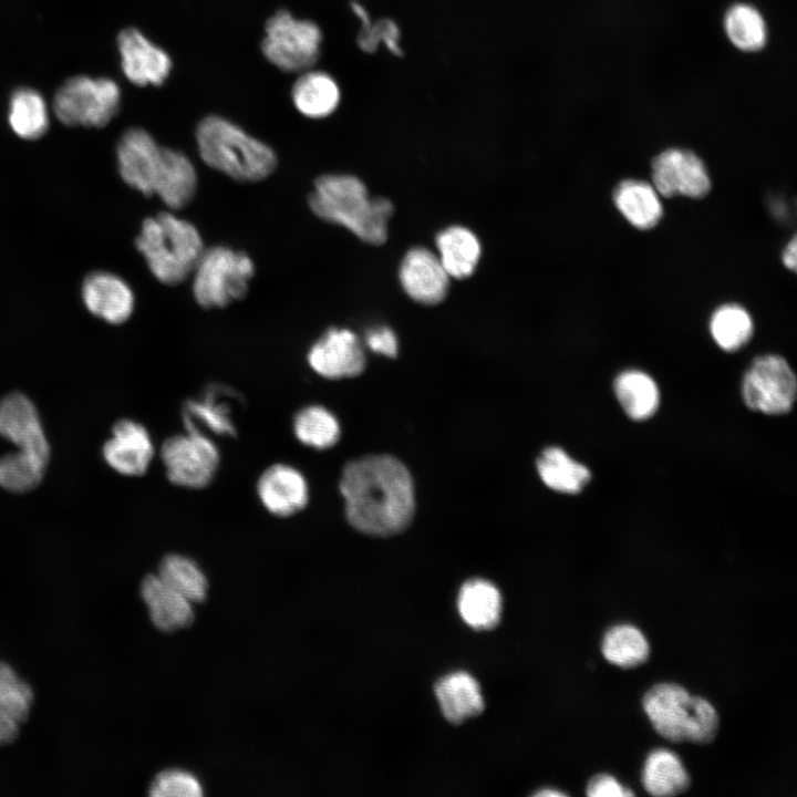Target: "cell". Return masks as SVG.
<instances>
[{"instance_id": "cell-24", "label": "cell", "mask_w": 797, "mask_h": 797, "mask_svg": "<svg viewBox=\"0 0 797 797\" xmlns=\"http://www.w3.org/2000/svg\"><path fill=\"white\" fill-rule=\"evenodd\" d=\"M435 694L442 713L455 724L484 710L479 684L466 672H455L442 677L435 685Z\"/></svg>"}, {"instance_id": "cell-37", "label": "cell", "mask_w": 797, "mask_h": 797, "mask_svg": "<svg viewBox=\"0 0 797 797\" xmlns=\"http://www.w3.org/2000/svg\"><path fill=\"white\" fill-rule=\"evenodd\" d=\"M33 702V692L7 663L0 662V715L23 723Z\"/></svg>"}, {"instance_id": "cell-42", "label": "cell", "mask_w": 797, "mask_h": 797, "mask_svg": "<svg viewBox=\"0 0 797 797\" xmlns=\"http://www.w3.org/2000/svg\"><path fill=\"white\" fill-rule=\"evenodd\" d=\"M796 250H797L796 237H793L791 240L785 247V249L783 251V256H782L784 265L790 270L796 269V257H797Z\"/></svg>"}, {"instance_id": "cell-23", "label": "cell", "mask_w": 797, "mask_h": 797, "mask_svg": "<svg viewBox=\"0 0 797 797\" xmlns=\"http://www.w3.org/2000/svg\"><path fill=\"white\" fill-rule=\"evenodd\" d=\"M613 201L627 221L638 229L655 227L663 216L659 193L643 180H622L613 192Z\"/></svg>"}, {"instance_id": "cell-5", "label": "cell", "mask_w": 797, "mask_h": 797, "mask_svg": "<svg viewBox=\"0 0 797 797\" xmlns=\"http://www.w3.org/2000/svg\"><path fill=\"white\" fill-rule=\"evenodd\" d=\"M135 245L153 276L168 286L188 278L205 250L197 228L168 211L146 218Z\"/></svg>"}, {"instance_id": "cell-29", "label": "cell", "mask_w": 797, "mask_h": 797, "mask_svg": "<svg viewBox=\"0 0 797 797\" xmlns=\"http://www.w3.org/2000/svg\"><path fill=\"white\" fill-rule=\"evenodd\" d=\"M537 469L549 488L565 494L581 491L591 477L586 466L559 447L546 448L537 459Z\"/></svg>"}, {"instance_id": "cell-10", "label": "cell", "mask_w": 797, "mask_h": 797, "mask_svg": "<svg viewBox=\"0 0 797 797\" xmlns=\"http://www.w3.org/2000/svg\"><path fill=\"white\" fill-rule=\"evenodd\" d=\"M167 479L179 487H207L220 465V453L211 437L186 431L167 437L161 447Z\"/></svg>"}, {"instance_id": "cell-4", "label": "cell", "mask_w": 797, "mask_h": 797, "mask_svg": "<svg viewBox=\"0 0 797 797\" xmlns=\"http://www.w3.org/2000/svg\"><path fill=\"white\" fill-rule=\"evenodd\" d=\"M196 141L203 162L238 182L262 180L277 167L270 146L219 115L205 116L198 123Z\"/></svg>"}, {"instance_id": "cell-3", "label": "cell", "mask_w": 797, "mask_h": 797, "mask_svg": "<svg viewBox=\"0 0 797 797\" xmlns=\"http://www.w3.org/2000/svg\"><path fill=\"white\" fill-rule=\"evenodd\" d=\"M309 206L324 221L341 225L361 240L382 245L393 205L385 198H370L365 185L355 176L327 174L314 182Z\"/></svg>"}, {"instance_id": "cell-13", "label": "cell", "mask_w": 797, "mask_h": 797, "mask_svg": "<svg viewBox=\"0 0 797 797\" xmlns=\"http://www.w3.org/2000/svg\"><path fill=\"white\" fill-rule=\"evenodd\" d=\"M309 366L318 375L339 380L363 372L365 355L358 335L349 329L327 330L307 353Z\"/></svg>"}, {"instance_id": "cell-31", "label": "cell", "mask_w": 797, "mask_h": 797, "mask_svg": "<svg viewBox=\"0 0 797 797\" xmlns=\"http://www.w3.org/2000/svg\"><path fill=\"white\" fill-rule=\"evenodd\" d=\"M614 392L624 412L633 420L652 416L659 406L655 382L641 371H625L614 381Z\"/></svg>"}, {"instance_id": "cell-30", "label": "cell", "mask_w": 797, "mask_h": 797, "mask_svg": "<svg viewBox=\"0 0 797 797\" xmlns=\"http://www.w3.org/2000/svg\"><path fill=\"white\" fill-rule=\"evenodd\" d=\"M601 652L604 659L622 669H634L650 656V645L641 632L631 624H617L603 634Z\"/></svg>"}, {"instance_id": "cell-17", "label": "cell", "mask_w": 797, "mask_h": 797, "mask_svg": "<svg viewBox=\"0 0 797 797\" xmlns=\"http://www.w3.org/2000/svg\"><path fill=\"white\" fill-rule=\"evenodd\" d=\"M123 73L138 86L161 85L172 71L170 56L135 28L124 29L117 38Z\"/></svg>"}, {"instance_id": "cell-39", "label": "cell", "mask_w": 797, "mask_h": 797, "mask_svg": "<svg viewBox=\"0 0 797 797\" xmlns=\"http://www.w3.org/2000/svg\"><path fill=\"white\" fill-rule=\"evenodd\" d=\"M586 793L590 797H623L633 796L634 793L623 787L613 776L598 774L590 778Z\"/></svg>"}, {"instance_id": "cell-25", "label": "cell", "mask_w": 797, "mask_h": 797, "mask_svg": "<svg viewBox=\"0 0 797 797\" xmlns=\"http://www.w3.org/2000/svg\"><path fill=\"white\" fill-rule=\"evenodd\" d=\"M641 780L644 789L656 797L681 795L691 786V777L682 760L666 748H656L648 754Z\"/></svg>"}, {"instance_id": "cell-21", "label": "cell", "mask_w": 797, "mask_h": 797, "mask_svg": "<svg viewBox=\"0 0 797 797\" xmlns=\"http://www.w3.org/2000/svg\"><path fill=\"white\" fill-rule=\"evenodd\" d=\"M141 594L153 623L159 630L175 631L194 621L192 602L163 582L157 575H148L143 579Z\"/></svg>"}, {"instance_id": "cell-15", "label": "cell", "mask_w": 797, "mask_h": 797, "mask_svg": "<svg viewBox=\"0 0 797 797\" xmlns=\"http://www.w3.org/2000/svg\"><path fill=\"white\" fill-rule=\"evenodd\" d=\"M238 397L235 391L225 385H209L200 395L185 401L182 407L185 429L209 437L236 436L232 411Z\"/></svg>"}, {"instance_id": "cell-11", "label": "cell", "mask_w": 797, "mask_h": 797, "mask_svg": "<svg viewBox=\"0 0 797 797\" xmlns=\"http://www.w3.org/2000/svg\"><path fill=\"white\" fill-rule=\"evenodd\" d=\"M742 393L751 410L772 415L784 414L790 411L796 400V376L782 356H758L745 373Z\"/></svg>"}, {"instance_id": "cell-36", "label": "cell", "mask_w": 797, "mask_h": 797, "mask_svg": "<svg viewBox=\"0 0 797 797\" xmlns=\"http://www.w3.org/2000/svg\"><path fill=\"white\" fill-rule=\"evenodd\" d=\"M46 464L21 454L9 453L0 457V487L12 493L34 489L43 478Z\"/></svg>"}, {"instance_id": "cell-34", "label": "cell", "mask_w": 797, "mask_h": 797, "mask_svg": "<svg viewBox=\"0 0 797 797\" xmlns=\"http://www.w3.org/2000/svg\"><path fill=\"white\" fill-rule=\"evenodd\" d=\"M710 331L720 348L732 352L751 339L753 321L743 307L728 303L714 311L710 321Z\"/></svg>"}, {"instance_id": "cell-38", "label": "cell", "mask_w": 797, "mask_h": 797, "mask_svg": "<svg viewBox=\"0 0 797 797\" xmlns=\"http://www.w3.org/2000/svg\"><path fill=\"white\" fill-rule=\"evenodd\" d=\"M149 795L198 797L203 795V788L193 774L182 769H166L157 774L152 782Z\"/></svg>"}, {"instance_id": "cell-16", "label": "cell", "mask_w": 797, "mask_h": 797, "mask_svg": "<svg viewBox=\"0 0 797 797\" xmlns=\"http://www.w3.org/2000/svg\"><path fill=\"white\" fill-rule=\"evenodd\" d=\"M256 490L263 508L280 518L300 513L310 499L306 476L286 463H276L265 468L258 477Z\"/></svg>"}, {"instance_id": "cell-9", "label": "cell", "mask_w": 797, "mask_h": 797, "mask_svg": "<svg viewBox=\"0 0 797 797\" xmlns=\"http://www.w3.org/2000/svg\"><path fill=\"white\" fill-rule=\"evenodd\" d=\"M120 86L111 79L74 76L56 92L53 103L58 120L69 126H105L117 113Z\"/></svg>"}, {"instance_id": "cell-6", "label": "cell", "mask_w": 797, "mask_h": 797, "mask_svg": "<svg viewBox=\"0 0 797 797\" xmlns=\"http://www.w3.org/2000/svg\"><path fill=\"white\" fill-rule=\"evenodd\" d=\"M642 706L655 732L670 742L705 745L717 735L720 718L712 703L677 683L654 684L644 693Z\"/></svg>"}, {"instance_id": "cell-28", "label": "cell", "mask_w": 797, "mask_h": 797, "mask_svg": "<svg viewBox=\"0 0 797 797\" xmlns=\"http://www.w3.org/2000/svg\"><path fill=\"white\" fill-rule=\"evenodd\" d=\"M292 432L302 445L317 451L331 448L341 435L335 415L320 404L300 407L292 417Z\"/></svg>"}, {"instance_id": "cell-43", "label": "cell", "mask_w": 797, "mask_h": 797, "mask_svg": "<svg viewBox=\"0 0 797 797\" xmlns=\"http://www.w3.org/2000/svg\"><path fill=\"white\" fill-rule=\"evenodd\" d=\"M537 795L538 796H565L563 793H561L559 790H555V789H551V790L545 789L542 791H539Z\"/></svg>"}, {"instance_id": "cell-18", "label": "cell", "mask_w": 797, "mask_h": 797, "mask_svg": "<svg viewBox=\"0 0 797 797\" xmlns=\"http://www.w3.org/2000/svg\"><path fill=\"white\" fill-rule=\"evenodd\" d=\"M107 465L124 476H142L154 457L152 437L144 425L130 418L117 421L112 436L103 445Z\"/></svg>"}, {"instance_id": "cell-12", "label": "cell", "mask_w": 797, "mask_h": 797, "mask_svg": "<svg viewBox=\"0 0 797 797\" xmlns=\"http://www.w3.org/2000/svg\"><path fill=\"white\" fill-rule=\"evenodd\" d=\"M652 185L660 196L677 195L702 198L711 189V179L703 161L691 151L670 148L651 163Z\"/></svg>"}, {"instance_id": "cell-1", "label": "cell", "mask_w": 797, "mask_h": 797, "mask_svg": "<svg viewBox=\"0 0 797 797\" xmlns=\"http://www.w3.org/2000/svg\"><path fill=\"white\" fill-rule=\"evenodd\" d=\"M349 524L356 530L389 536L412 520L415 501L412 477L389 455H366L350 460L339 480Z\"/></svg>"}, {"instance_id": "cell-41", "label": "cell", "mask_w": 797, "mask_h": 797, "mask_svg": "<svg viewBox=\"0 0 797 797\" xmlns=\"http://www.w3.org/2000/svg\"><path fill=\"white\" fill-rule=\"evenodd\" d=\"M20 725L14 720L0 715V745L14 741L19 734Z\"/></svg>"}, {"instance_id": "cell-8", "label": "cell", "mask_w": 797, "mask_h": 797, "mask_svg": "<svg viewBox=\"0 0 797 797\" xmlns=\"http://www.w3.org/2000/svg\"><path fill=\"white\" fill-rule=\"evenodd\" d=\"M322 39L321 29L317 23L298 19L282 9L267 20L261 51L279 70L301 73L312 69L317 63Z\"/></svg>"}, {"instance_id": "cell-14", "label": "cell", "mask_w": 797, "mask_h": 797, "mask_svg": "<svg viewBox=\"0 0 797 797\" xmlns=\"http://www.w3.org/2000/svg\"><path fill=\"white\" fill-rule=\"evenodd\" d=\"M0 435L19 448L15 452L48 465L50 446L39 413L24 394L13 392L0 400Z\"/></svg>"}, {"instance_id": "cell-26", "label": "cell", "mask_w": 797, "mask_h": 797, "mask_svg": "<svg viewBox=\"0 0 797 797\" xmlns=\"http://www.w3.org/2000/svg\"><path fill=\"white\" fill-rule=\"evenodd\" d=\"M438 259L447 275L455 279L468 278L480 257V244L473 231L452 226L436 236Z\"/></svg>"}, {"instance_id": "cell-32", "label": "cell", "mask_w": 797, "mask_h": 797, "mask_svg": "<svg viewBox=\"0 0 797 797\" xmlns=\"http://www.w3.org/2000/svg\"><path fill=\"white\" fill-rule=\"evenodd\" d=\"M156 575L192 603L201 602L207 596V578L196 561L189 557L180 553L166 555L161 560Z\"/></svg>"}, {"instance_id": "cell-20", "label": "cell", "mask_w": 797, "mask_h": 797, "mask_svg": "<svg viewBox=\"0 0 797 797\" xmlns=\"http://www.w3.org/2000/svg\"><path fill=\"white\" fill-rule=\"evenodd\" d=\"M82 298L91 313L112 324L125 322L134 310L132 289L110 272L89 275L82 287Z\"/></svg>"}, {"instance_id": "cell-19", "label": "cell", "mask_w": 797, "mask_h": 797, "mask_svg": "<svg viewBox=\"0 0 797 797\" xmlns=\"http://www.w3.org/2000/svg\"><path fill=\"white\" fill-rule=\"evenodd\" d=\"M449 276L437 256L424 247L410 249L400 267V281L414 301L436 304L444 300Z\"/></svg>"}, {"instance_id": "cell-22", "label": "cell", "mask_w": 797, "mask_h": 797, "mask_svg": "<svg viewBox=\"0 0 797 797\" xmlns=\"http://www.w3.org/2000/svg\"><path fill=\"white\" fill-rule=\"evenodd\" d=\"M294 107L309 118H323L339 106L341 91L337 81L321 70L299 73L291 89Z\"/></svg>"}, {"instance_id": "cell-33", "label": "cell", "mask_w": 797, "mask_h": 797, "mask_svg": "<svg viewBox=\"0 0 797 797\" xmlns=\"http://www.w3.org/2000/svg\"><path fill=\"white\" fill-rule=\"evenodd\" d=\"M9 123L21 138L41 137L49 126L48 108L42 96L31 89L15 91L10 102Z\"/></svg>"}, {"instance_id": "cell-40", "label": "cell", "mask_w": 797, "mask_h": 797, "mask_svg": "<svg viewBox=\"0 0 797 797\" xmlns=\"http://www.w3.org/2000/svg\"><path fill=\"white\" fill-rule=\"evenodd\" d=\"M366 344L375 353L393 358L397 354V340L386 327L373 329L366 334Z\"/></svg>"}, {"instance_id": "cell-27", "label": "cell", "mask_w": 797, "mask_h": 797, "mask_svg": "<svg viewBox=\"0 0 797 797\" xmlns=\"http://www.w3.org/2000/svg\"><path fill=\"white\" fill-rule=\"evenodd\" d=\"M462 619L476 630H488L497 625L501 613V597L498 589L483 579H473L463 584L457 600Z\"/></svg>"}, {"instance_id": "cell-2", "label": "cell", "mask_w": 797, "mask_h": 797, "mask_svg": "<svg viewBox=\"0 0 797 797\" xmlns=\"http://www.w3.org/2000/svg\"><path fill=\"white\" fill-rule=\"evenodd\" d=\"M116 156L122 179L142 194L157 195L172 209H182L194 198L197 174L190 159L161 146L145 130L125 131Z\"/></svg>"}, {"instance_id": "cell-35", "label": "cell", "mask_w": 797, "mask_h": 797, "mask_svg": "<svg viewBox=\"0 0 797 797\" xmlns=\"http://www.w3.org/2000/svg\"><path fill=\"white\" fill-rule=\"evenodd\" d=\"M725 31L732 43L743 51H757L766 42V25L760 13L747 4L732 7L725 15Z\"/></svg>"}, {"instance_id": "cell-7", "label": "cell", "mask_w": 797, "mask_h": 797, "mask_svg": "<svg viewBox=\"0 0 797 797\" xmlns=\"http://www.w3.org/2000/svg\"><path fill=\"white\" fill-rule=\"evenodd\" d=\"M253 273L247 253L226 246L205 248L192 273L195 300L206 309L226 307L247 294Z\"/></svg>"}]
</instances>
